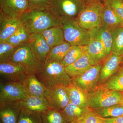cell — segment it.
Instances as JSON below:
<instances>
[{"mask_svg":"<svg viewBox=\"0 0 123 123\" xmlns=\"http://www.w3.org/2000/svg\"><path fill=\"white\" fill-rule=\"evenodd\" d=\"M20 21L31 34H42L51 27L61 25V19L49 9H29L22 14Z\"/></svg>","mask_w":123,"mask_h":123,"instance_id":"cell-1","label":"cell"},{"mask_svg":"<svg viewBox=\"0 0 123 123\" xmlns=\"http://www.w3.org/2000/svg\"><path fill=\"white\" fill-rule=\"evenodd\" d=\"M36 75L47 89L57 86H68L73 83L72 78L66 72L64 66L57 62L46 61Z\"/></svg>","mask_w":123,"mask_h":123,"instance_id":"cell-2","label":"cell"},{"mask_svg":"<svg viewBox=\"0 0 123 123\" xmlns=\"http://www.w3.org/2000/svg\"><path fill=\"white\" fill-rule=\"evenodd\" d=\"M61 26L65 42L71 46H86L90 39L89 32L79 25L75 18H62Z\"/></svg>","mask_w":123,"mask_h":123,"instance_id":"cell-3","label":"cell"},{"mask_svg":"<svg viewBox=\"0 0 123 123\" xmlns=\"http://www.w3.org/2000/svg\"><path fill=\"white\" fill-rule=\"evenodd\" d=\"M123 93L99 87L88 94L89 107L93 110L120 104Z\"/></svg>","mask_w":123,"mask_h":123,"instance_id":"cell-4","label":"cell"},{"mask_svg":"<svg viewBox=\"0 0 123 123\" xmlns=\"http://www.w3.org/2000/svg\"><path fill=\"white\" fill-rule=\"evenodd\" d=\"M104 6L101 1L86 4L76 18V21L80 26L88 31L101 26V16Z\"/></svg>","mask_w":123,"mask_h":123,"instance_id":"cell-5","label":"cell"},{"mask_svg":"<svg viewBox=\"0 0 123 123\" xmlns=\"http://www.w3.org/2000/svg\"><path fill=\"white\" fill-rule=\"evenodd\" d=\"M10 62L21 65L29 74H35L41 70L43 63L36 58L27 43L16 48Z\"/></svg>","mask_w":123,"mask_h":123,"instance_id":"cell-6","label":"cell"},{"mask_svg":"<svg viewBox=\"0 0 123 123\" xmlns=\"http://www.w3.org/2000/svg\"><path fill=\"white\" fill-rule=\"evenodd\" d=\"M85 5L81 0H53L49 9L60 18L76 19Z\"/></svg>","mask_w":123,"mask_h":123,"instance_id":"cell-7","label":"cell"},{"mask_svg":"<svg viewBox=\"0 0 123 123\" xmlns=\"http://www.w3.org/2000/svg\"><path fill=\"white\" fill-rule=\"evenodd\" d=\"M102 64L92 66L83 74L72 78V82L88 94L97 89Z\"/></svg>","mask_w":123,"mask_h":123,"instance_id":"cell-8","label":"cell"},{"mask_svg":"<svg viewBox=\"0 0 123 123\" xmlns=\"http://www.w3.org/2000/svg\"><path fill=\"white\" fill-rule=\"evenodd\" d=\"M27 95L22 82L0 81V102L20 101Z\"/></svg>","mask_w":123,"mask_h":123,"instance_id":"cell-9","label":"cell"},{"mask_svg":"<svg viewBox=\"0 0 123 123\" xmlns=\"http://www.w3.org/2000/svg\"><path fill=\"white\" fill-rule=\"evenodd\" d=\"M44 96L51 108L60 111L63 110L70 102L67 86L46 88Z\"/></svg>","mask_w":123,"mask_h":123,"instance_id":"cell-10","label":"cell"},{"mask_svg":"<svg viewBox=\"0 0 123 123\" xmlns=\"http://www.w3.org/2000/svg\"><path fill=\"white\" fill-rule=\"evenodd\" d=\"M29 74L21 65L11 62L0 63V80L22 82Z\"/></svg>","mask_w":123,"mask_h":123,"instance_id":"cell-11","label":"cell"},{"mask_svg":"<svg viewBox=\"0 0 123 123\" xmlns=\"http://www.w3.org/2000/svg\"><path fill=\"white\" fill-rule=\"evenodd\" d=\"M0 13L20 20L29 9L27 0H0Z\"/></svg>","mask_w":123,"mask_h":123,"instance_id":"cell-12","label":"cell"},{"mask_svg":"<svg viewBox=\"0 0 123 123\" xmlns=\"http://www.w3.org/2000/svg\"><path fill=\"white\" fill-rule=\"evenodd\" d=\"M27 43L37 59L44 62L51 48L42 34H31Z\"/></svg>","mask_w":123,"mask_h":123,"instance_id":"cell-13","label":"cell"},{"mask_svg":"<svg viewBox=\"0 0 123 123\" xmlns=\"http://www.w3.org/2000/svg\"><path fill=\"white\" fill-rule=\"evenodd\" d=\"M22 110L19 101L0 102V119L2 123H17Z\"/></svg>","mask_w":123,"mask_h":123,"instance_id":"cell-14","label":"cell"},{"mask_svg":"<svg viewBox=\"0 0 123 123\" xmlns=\"http://www.w3.org/2000/svg\"><path fill=\"white\" fill-rule=\"evenodd\" d=\"M123 56L111 53L104 61L100 71L99 79L105 81L119 69Z\"/></svg>","mask_w":123,"mask_h":123,"instance_id":"cell-15","label":"cell"},{"mask_svg":"<svg viewBox=\"0 0 123 123\" xmlns=\"http://www.w3.org/2000/svg\"><path fill=\"white\" fill-rule=\"evenodd\" d=\"M21 25L20 19L0 13V43L6 42Z\"/></svg>","mask_w":123,"mask_h":123,"instance_id":"cell-16","label":"cell"},{"mask_svg":"<svg viewBox=\"0 0 123 123\" xmlns=\"http://www.w3.org/2000/svg\"><path fill=\"white\" fill-rule=\"evenodd\" d=\"M87 52L93 65L102 64L108 56L101 41L90 37L87 46Z\"/></svg>","mask_w":123,"mask_h":123,"instance_id":"cell-17","label":"cell"},{"mask_svg":"<svg viewBox=\"0 0 123 123\" xmlns=\"http://www.w3.org/2000/svg\"><path fill=\"white\" fill-rule=\"evenodd\" d=\"M22 109L42 113L51 107L44 97L29 96L19 101Z\"/></svg>","mask_w":123,"mask_h":123,"instance_id":"cell-18","label":"cell"},{"mask_svg":"<svg viewBox=\"0 0 123 123\" xmlns=\"http://www.w3.org/2000/svg\"><path fill=\"white\" fill-rule=\"evenodd\" d=\"M104 5L101 16V26L110 30L123 26V21L116 12L111 7Z\"/></svg>","mask_w":123,"mask_h":123,"instance_id":"cell-19","label":"cell"},{"mask_svg":"<svg viewBox=\"0 0 123 123\" xmlns=\"http://www.w3.org/2000/svg\"><path fill=\"white\" fill-rule=\"evenodd\" d=\"M93 65L86 51L77 61L65 68V69L69 76L73 78L83 74Z\"/></svg>","mask_w":123,"mask_h":123,"instance_id":"cell-20","label":"cell"},{"mask_svg":"<svg viewBox=\"0 0 123 123\" xmlns=\"http://www.w3.org/2000/svg\"><path fill=\"white\" fill-rule=\"evenodd\" d=\"M26 94L29 96L44 97L46 89L34 74H29L22 82Z\"/></svg>","mask_w":123,"mask_h":123,"instance_id":"cell-21","label":"cell"},{"mask_svg":"<svg viewBox=\"0 0 123 123\" xmlns=\"http://www.w3.org/2000/svg\"><path fill=\"white\" fill-rule=\"evenodd\" d=\"M90 37L99 40L103 44L108 56L111 52L112 37L111 31L100 26L89 30Z\"/></svg>","mask_w":123,"mask_h":123,"instance_id":"cell-22","label":"cell"},{"mask_svg":"<svg viewBox=\"0 0 123 123\" xmlns=\"http://www.w3.org/2000/svg\"><path fill=\"white\" fill-rule=\"evenodd\" d=\"M67 87L70 102L82 108L89 107L87 93L73 83Z\"/></svg>","mask_w":123,"mask_h":123,"instance_id":"cell-23","label":"cell"},{"mask_svg":"<svg viewBox=\"0 0 123 123\" xmlns=\"http://www.w3.org/2000/svg\"><path fill=\"white\" fill-rule=\"evenodd\" d=\"M42 34L51 48L65 42L61 26H56L47 29Z\"/></svg>","mask_w":123,"mask_h":123,"instance_id":"cell-24","label":"cell"},{"mask_svg":"<svg viewBox=\"0 0 123 123\" xmlns=\"http://www.w3.org/2000/svg\"><path fill=\"white\" fill-rule=\"evenodd\" d=\"M86 108L79 107L70 102L61 111L66 121L70 123L72 121H78L82 118L85 114Z\"/></svg>","mask_w":123,"mask_h":123,"instance_id":"cell-25","label":"cell"},{"mask_svg":"<svg viewBox=\"0 0 123 123\" xmlns=\"http://www.w3.org/2000/svg\"><path fill=\"white\" fill-rule=\"evenodd\" d=\"M71 46L68 43L65 42L62 44L51 48L46 61L61 64Z\"/></svg>","mask_w":123,"mask_h":123,"instance_id":"cell-26","label":"cell"},{"mask_svg":"<svg viewBox=\"0 0 123 123\" xmlns=\"http://www.w3.org/2000/svg\"><path fill=\"white\" fill-rule=\"evenodd\" d=\"M87 51V46H71L61 64L64 68L73 63Z\"/></svg>","mask_w":123,"mask_h":123,"instance_id":"cell-27","label":"cell"},{"mask_svg":"<svg viewBox=\"0 0 123 123\" xmlns=\"http://www.w3.org/2000/svg\"><path fill=\"white\" fill-rule=\"evenodd\" d=\"M31 34L22 25L6 41L15 47L28 43Z\"/></svg>","mask_w":123,"mask_h":123,"instance_id":"cell-28","label":"cell"},{"mask_svg":"<svg viewBox=\"0 0 123 123\" xmlns=\"http://www.w3.org/2000/svg\"><path fill=\"white\" fill-rule=\"evenodd\" d=\"M111 31L112 37L111 53L123 57V26Z\"/></svg>","mask_w":123,"mask_h":123,"instance_id":"cell-29","label":"cell"},{"mask_svg":"<svg viewBox=\"0 0 123 123\" xmlns=\"http://www.w3.org/2000/svg\"><path fill=\"white\" fill-rule=\"evenodd\" d=\"M93 110L98 116L104 118H115L123 116V105L121 104Z\"/></svg>","mask_w":123,"mask_h":123,"instance_id":"cell-30","label":"cell"},{"mask_svg":"<svg viewBox=\"0 0 123 123\" xmlns=\"http://www.w3.org/2000/svg\"><path fill=\"white\" fill-rule=\"evenodd\" d=\"M41 116L43 123H69L61 111L51 108L41 113Z\"/></svg>","mask_w":123,"mask_h":123,"instance_id":"cell-31","label":"cell"},{"mask_svg":"<svg viewBox=\"0 0 123 123\" xmlns=\"http://www.w3.org/2000/svg\"><path fill=\"white\" fill-rule=\"evenodd\" d=\"M100 87L123 92V72L119 71L116 75L107 80Z\"/></svg>","mask_w":123,"mask_h":123,"instance_id":"cell-32","label":"cell"},{"mask_svg":"<svg viewBox=\"0 0 123 123\" xmlns=\"http://www.w3.org/2000/svg\"><path fill=\"white\" fill-rule=\"evenodd\" d=\"M17 123H43L41 114L22 109Z\"/></svg>","mask_w":123,"mask_h":123,"instance_id":"cell-33","label":"cell"},{"mask_svg":"<svg viewBox=\"0 0 123 123\" xmlns=\"http://www.w3.org/2000/svg\"><path fill=\"white\" fill-rule=\"evenodd\" d=\"M16 48L7 42L0 43V63L10 61Z\"/></svg>","mask_w":123,"mask_h":123,"instance_id":"cell-34","label":"cell"},{"mask_svg":"<svg viewBox=\"0 0 123 123\" xmlns=\"http://www.w3.org/2000/svg\"><path fill=\"white\" fill-rule=\"evenodd\" d=\"M102 1L113 9L123 21V0H102Z\"/></svg>","mask_w":123,"mask_h":123,"instance_id":"cell-35","label":"cell"},{"mask_svg":"<svg viewBox=\"0 0 123 123\" xmlns=\"http://www.w3.org/2000/svg\"><path fill=\"white\" fill-rule=\"evenodd\" d=\"M100 117L92 108L88 107L86 108L85 116L78 120V123H96Z\"/></svg>","mask_w":123,"mask_h":123,"instance_id":"cell-36","label":"cell"},{"mask_svg":"<svg viewBox=\"0 0 123 123\" xmlns=\"http://www.w3.org/2000/svg\"><path fill=\"white\" fill-rule=\"evenodd\" d=\"M53 0H27L29 9H49Z\"/></svg>","mask_w":123,"mask_h":123,"instance_id":"cell-37","label":"cell"},{"mask_svg":"<svg viewBox=\"0 0 123 123\" xmlns=\"http://www.w3.org/2000/svg\"><path fill=\"white\" fill-rule=\"evenodd\" d=\"M104 119L105 123H123V116L115 118Z\"/></svg>","mask_w":123,"mask_h":123,"instance_id":"cell-38","label":"cell"},{"mask_svg":"<svg viewBox=\"0 0 123 123\" xmlns=\"http://www.w3.org/2000/svg\"><path fill=\"white\" fill-rule=\"evenodd\" d=\"M81 0L83 1L86 4H88V3H90V2H91L98 1H102V0Z\"/></svg>","mask_w":123,"mask_h":123,"instance_id":"cell-39","label":"cell"},{"mask_svg":"<svg viewBox=\"0 0 123 123\" xmlns=\"http://www.w3.org/2000/svg\"><path fill=\"white\" fill-rule=\"evenodd\" d=\"M96 123H105L104 118L100 117V118Z\"/></svg>","mask_w":123,"mask_h":123,"instance_id":"cell-40","label":"cell"},{"mask_svg":"<svg viewBox=\"0 0 123 123\" xmlns=\"http://www.w3.org/2000/svg\"><path fill=\"white\" fill-rule=\"evenodd\" d=\"M119 71H121V72H123V66L121 67V68L119 69Z\"/></svg>","mask_w":123,"mask_h":123,"instance_id":"cell-41","label":"cell"},{"mask_svg":"<svg viewBox=\"0 0 123 123\" xmlns=\"http://www.w3.org/2000/svg\"><path fill=\"white\" fill-rule=\"evenodd\" d=\"M122 93H123V98H122V100H121V103H120V104H122V105H123V92H122Z\"/></svg>","mask_w":123,"mask_h":123,"instance_id":"cell-42","label":"cell"},{"mask_svg":"<svg viewBox=\"0 0 123 123\" xmlns=\"http://www.w3.org/2000/svg\"><path fill=\"white\" fill-rule=\"evenodd\" d=\"M70 123H78V121H72V122H71Z\"/></svg>","mask_w":123,"mask_h":123,"instance_id":"cell-43","label":"cell"},{"mask_svg":"<svg viewBox=\"0 0 123 123\" xmlns=\"http://www.w3.org/2000/svg\"><path fill=\"white\" fill-rule=\"evenodd\" d=\"M0 123H2L1 121H0Z\"/></svg>","mask_w":123,"mask_h":123,"instance_id":"cell-44","label":"cell"}]
</instances>
